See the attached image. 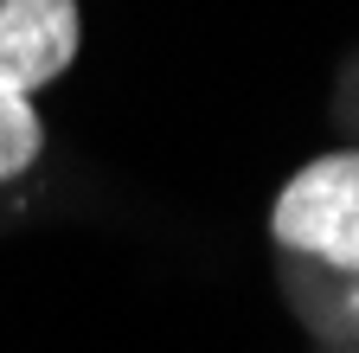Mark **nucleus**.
I'll use <instances>...</instances> for the list:
<instances>
[{"label": "nucleus", "instance_id": "f257e3e1", "mask_svg": "<svg viewBox=\"0 0 359 353\" xmlns=\"http://www.w3.org/2000/svg\"><path fill=\"white\" fill-rule=\"evenodd\" d=\"M269 232L283 251L314 257L340 277H359V148L295 167L289 187L276 193Z\"/></svg>", "mask_w": 359, "mask_h": 353}, {"label": "nucleus", "instance_id": "f03ea898", "mask_svg": "<svg viewBox=\"0 0 359 353\" xmlns=\"http://www.w3.org/2000/svg\"><path fill=\"white\" fill-rule=\"evenodd\" d=\"M83 13L77 0H0V91L39 97L77 58Z\"/></svg>", "mask_w": 359, "mask_h": 353}, {"label": "nucleus", "instance_id": "7ed1b4c3", "mask_svg": "<svg viewBox=\"0 0 359 353\" xmlns=\"http://www.w3.org/2000/svg\"><path fill=\"white\" fill-rule=\"evenodd\" d=\"M45 154V122L32 109V97H7L0 91V187L26 180Z\"/></svg>", "mask_w": 359, "mask_h": 353}, {"label": "nucleus", "instance_id": "20e7f679", "mask_svg": "<svg viewBox=\"0 0 359 353\" xmlns=\"http://www.w3.org/2000/svg\"><path fill=\"white\" fill-rule=\"evenodd\" d=\"M346 334H359V283L346 289Z\"/></svg>", "mask_w": 359, "mask_h": 353}]
</instances>
